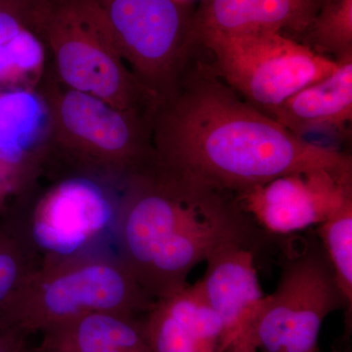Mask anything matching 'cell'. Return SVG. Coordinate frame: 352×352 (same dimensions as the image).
Masks as SVG:
<instances>
[{
	"label": "cell",
	"mask_w": 352,
	"mask_h": 352,
	"mask_svg": "<svg viewBox=\"0 0 352 352\" xmlns=\"http://www.w3.org/2000/svg\"><path fill=\"white\" fill-rule=\"evenodd\" d=\"M155 166L176 182L236 194L293 173H352L351 155L296 135L190 60L152 113Z\"/></svg>",
	"instance_id": "6da1fadb"
},
{
	"label": "cell",
	"mask_w": 352,
	"mask_h": 352,
	"mask_svg": "<svg viewBox=\"0 0 352 352\" xmlns=\"http://www.w3.org/2000/svg\"><path fill=\"white\" fill-rule=\"evenodd\" d=\"M261 234L232 194L176 182L152 163L122 186L113 249L156 300L186 286L189 273L220 248L254 251Z\"/></svg>",
	"instance_id": "7a4b0ae2"
},
{
	"label": "cell",
	"mask_w": 352,
	"mask_h": 352,
	"mask_svg": "<svg viewBox=\"0 0 352 352\" xmlns=\"http://www.w3.org/2000/svg\"><path fill=\"white\" fill-rule=\"evenodd\" d=\"M47 116L45 170L82 175L124 186L154 161L152 115L122 111L65 87L46 66L36 88ZM57 177V176H56Z\"/></svg>",
	"instance_id": "3957f363"
},
{
	"label": "cell",
	"mask_w": 352,
	"mask_h": 352,
	"mask_svg": "<svg viewBox=\"0 0 352 352\" xmlns=\"http://www.w3.org/2000/svg\"><path fill=\"white\" fill-rule=\"evenodd\" d=\"M154 302L107 247L39 263L0 319L30 336L94 312L143 316Z\"/></svg>",
	"instance_id": "277c9868"
},
{
	"label": "cell",
	"mask_w": 352,
	"mask_h": 352,
	"mask_svg": "<svg viewBox=\"0 0 352 352\" xmlns=\"http://www.w3.org/2000/svg\"><path fill=\"white\" fill-rule=\"evenodd\" d=\"M38 34L65 87L122 111L152 115L157 98L134 76L92 0H43Z\"/></svg>",
	"instance_id": "5b68a950"
},
{
	"label": "cell",
	"mask_w": 352,
	"mask_h": 352,
	"mask_svg": "<svg viewBox=\"0 0 352 352\" xmlns=\"http://www.w3.org/2000/svg\"><path fill=\"white\" fill-rule=\"evenodd\" d=\"M116 186L87 176H58L41 193L31 188L13 197L0 226L38 263L107 248L119 208Z\"/></svg>",
	"instance_id": "8992f818"
},
{
	"label": "cell",
	"mask_w": 352,
	"mask_h": 352,
	"mask_svg": "<svg viewBox=\"0 0 352 352\" xmlns=\"http://www.w3.org/2000/svg\"><path fill=\"white\" fill-rule=\"evenodd\" d=\"M198 48L241 98L272 117L296 92L335 71L337 62L279 32L208 36Z\"/></svg>",
	"instance_id": "52a82bcc"
},
{
	"label": "cell",
	"mask_w": 352,
	"mask_h": 352,
	"mask_svg": "<svg viewBox=\"0 0 352 352\" xmlns=\"http://www.w3.org/2000/svg\"><path fill=\"white\" fill-rule=\"evenodd\" d=\"M346 307L318 237L285 252L277 288L264 296L254 324L258 352H317L329 314Z\"/></svg>",
	"instance_id": "ba28073f"
},
{
	"label": "cell",
	"mask_w": 352,
	"mask_h": 352,
	"mask_svg": "<svg viewBox=\"0 0 352 352\" xmlns=\"http://www.w3.org/2000/svg\"><path fill=\"white\" fill-rule=\"evenodd\" d=\"M139 82L161 100L175 89L197 48L189 0H92Z\"/></svg>",
	"instance_id": "9c48e42d"
},
{
	"label": "cell",
	"mask_w": 352,
	"mask_h": 352,
	"mask_svg": "<svg viewBox=\"0 0 352 352\" xmlns=\"http://www.w3.org/2000/svg\"><path fill=\"white\" fill-rule=\"evenodd\" d=\"M263 230L279 235L318 226L352 198V173L320 170L275 178L236 194Z\"/></svg>",
	"instance_id": "30bf717a"
},
{
	"label": "cell",
	"mask_w": 352,
	"mask_h": 352,
	"mask_svg": "<svg viewBox=\"0 0 352 352\" xmlns=\"http://www.w3.org/2000/svg\"><path fill=\"white\" fill-rule=\"evenodd\" d=\"M205 274L197 286L222 325L219 352H258L254 329L264 296L254 251L227 245L206 261Z\"/></svg>",
	"instance_id": "8fae6325"
},
{
	"label": "cell",
	"mask_w": 352,
	"mask_h": 352,
	"mask_svg": "<svg viewBox=\"0 0 352 352\" xmlns=\"http://www.w3.org/2000/svg\"><path fill=\"white\" fill-rule=\"evenodd\" d=\"M143 325L151 352H219L221 322L197 284L155 300Z\"/></svg>",
	"instance_id": "7c38bea8"
},
{
	"label": "cell",
	"mask_w": 352,
	"mask_h": 352,
	"mask_svg": "<svg viewBox=\"0 0 352 352\" xmlns=\"http://www.w3.org/2000/svg\"><path fill=\"white\" fill-rule=\"evenodd\" d=\"M322 0H201L193 18L194 44L208 36L284 32L302 36Z\"/></svg>",
	"instance_id": "4fadbf2b"
},
{
	"label": "cell",
	"mask_w": 352,
	"mask_h": 352,
	"mask_svg": "<svg viewBox=\"0 0 352 352\" xmlns=\"http://www.w3.org/2000/svg\"><path fill=\"white\" fill-rule=\"evenodd\" d=\"M143 316L117 311L82 315L44 331L30 352H151Z\"/></svg>",
	"instance_id": "5bb4252c"
},
{
	"label": "cell",
	"mask_w": 352,
	"mask_h": 352,
	"mask_svg": "<svg viewBox=\"0 0 352 352\" xmlns=\"http://www.w3.org/2000/svg\"><path fill=\"white\" fill-rule=\"evenodd\" d=\"M335 71L284 102L273 119L303 139L310 131L340 129L352 119V55Z\"/></svg>",
	"instance_id": "9a60e30c"
},
{
	"label": "cell",
	"mask_w": 352,
	"mask_h": 352,
	"mask_svg": "<svg viewBox=\"0 0 352 352\" xmlns=\"http://www.w3.org/2000/svg\"><path fill=\"white\" fill-rule=\"evenodd\" d=\"M305 45L335 61L352 55V0H322L303 32ZM328 57V56H327Z\"/></svg>",
	"instance_id": "2e32d148"
},
{
	"label": "cell",
	"mask_w": 352,
	"mask_h": 352,
	"mask_svg": "<svg viewBox=\"0 0 352 352\" xmlns=\"http://www.w3.org/2000/svg\"><path fill=\"white\" fill-rule=\"evenodd\" d=\"M316 234L330 261L349 314L352 307V198L317 226Z\"/></svg>",
	"instance_id": "e0dca14e"
},
{
	"label": "cell",
	"mask_w": 352,
	"mask_h": 352,
	"mask_svg": "<svg viewBox=\"0 0 352 352\" xmlns=\"http://www.w3.org/2000/svg\"><path fill=\"white\" fill-rule=\"evenodd\" d=\"M38 264L34 256L0 226V315Z\"/></svg>",
	"instance_id": "ac0fdd59"
},
{
	"label": "cell",
	"mask_w": 352,
	"mask_h": 352,
	"mask_svg": "<svg viewBox=\"0 0 352 352\" xmlns=\"http://www.w3.org/2000/svg\"><path fill=\"white\" fill-rule=\"evenodd\" d=\"M43 0H0V52L28 34H38Z\"/></svg>",
	"instance_id": "d6986e66"
},
{
	"label": "cell",
	"mask_w": 352,
	"mask_h": 352,
	"mask_svg": "<svg viewBox=\"0 0 352 352\" xmlns=\"http://www.w3.org/2000/svg\"><path fill=\"white\" fill-rule=\"evenodd\" d=\"M29 336L0 319V352H29Z\"/></svg>",
	"instance_id": "ffe728a7"
},
{
	"label": "cell",
	"mask_w": 352,
	"mask_h": 352,
	"mask_svg": "<svg viewBox=\"0 0 352 352\" xmlns=\"http://www.w3.org/2000/svg\"><path fill=\"white\" fill-rule=\"evenodd\" d=\"M6 206L7 199L0 196V217H1V214H3L4 210H6Z\"/></svg>",
	"instance_id": "44dd1931"
},
{
	"label": "cell",
	"mask_w": 352,
	"mask_h": 352,
	"mask_svg": "<svg viewBox=\"0 0 352 352\" xmlns=\"http://www.w3.org/2000/svg\"><path fill=\"white\" fill-rule=\"evenodd\" d=\"M29 352H30V351H29Z\"/></svg>",
	"instance_id": "7402d4cb"
}]
</instances>
